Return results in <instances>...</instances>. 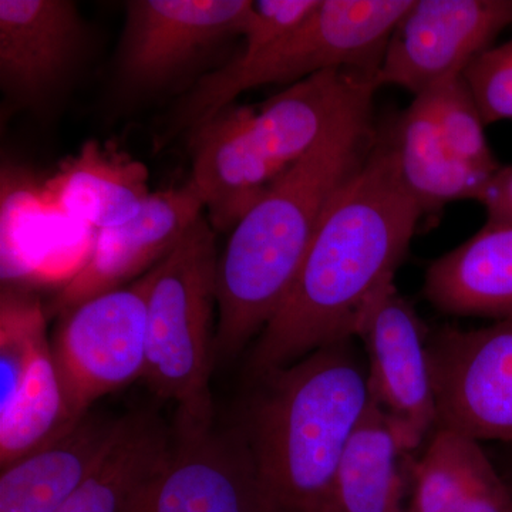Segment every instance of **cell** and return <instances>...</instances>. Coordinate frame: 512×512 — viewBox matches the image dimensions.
<instances>
[{
    "mask_svg": "<svg viewBox=\"0 0 512 512\" xmlns=\"http://www.w3.org/2000/svg\"><path fill=\"white\" fill-rule=\"evenodd\" d=\"M46 188L47 197L64 214L97 231L130 221L153 194L144 164L96 141L84 144Z\"/></svg>",
    "mask_w": 512,
    "mask_h": 512,
    "instance_id": "cell-19",
    "label": "cell"
},
{
    "mask_svg": "<svg viewBox=\"0 0 512 512\" xmlns=\"http://www.w3.org/2000/svg\"><path fill=\"white\" fill-rule=\"evenodd\" d=\"M406 454L386 414L372 400L346 448L325 512H409L400 464Z\"/></svg>",
    "mask_w": 512,
    "mask_h": 512,
    "instance_id": "cell-20",
    "label": "cell"
},
{
    "mask_svg": "<svg viewBox=\"0 0 512 512\" xmlns=\"http://www.w3.org/2000/svg\"><path fill=\"white\" fill-rule=\"evenodd\" d=\"M485 126L512 120V40L490 47L463 72Z\"/></svg>",
    "mask_w": 512,
    "mask_h": 512,
    "instance_id": "cell-25",
    "label": "cell"
},
{
    "mask_svg": "<svg viewBox=\"0 0 512 512\" xmlns=\"http://www.w3.org/2000/svg\"><path fill=\"white\" fill-rule=\"evenodd\" d=\"M419 96L454 156L483 173L494 175L500 170L501 165L488 146L484 121L463 74L447 77Z\"/></svg>",
    "mask_w": 512,
    "mask_h": 512,
    "instance_id": "cell-24",
    "label": "cell"
},
{
    "mask_svg": "<svg viewBox=\"0 0 512 512\" xmlns=\"http://www.w3.org/2000/svg\"><path fill=\"white\" fill-rule=\"evenodd\" d=\"M84 28L66 0H0V82L25 103L63 83L82 52Z\"/></svg>",
    "mask_w": 512,
    "mask_h": 512,
    "instance_id": "cell-14",
    "label": "cell"
},
{
    "mask_svg": "<svg viewBox=\"0 0 512 512\" xmlns=\"http://www.w3.org/2000/svg\"><path fill=\"white\" fill-rule=\"evenodd\" d=\"M376 76L326 70L291 84L255 109L254 127L266 153L279 167H291L309 153L343 114L375 96Z\"/></svg>",
    "mask_w": 512,
    "mask_h": 512,
    "instance_id": "cell-15",
    "label": "cell"
},
{
    "mask_svg": "<svg viewBox=\"0 0 512 512\" xmlns=\"http://www.w3.org/2000/svg\"><path fill=\"white\" fill-rule=\"evenodd\" d=\"M215 231L207 217L192 225L150 276L144 379L158 399L177 407L174 433L214 427L211 376L217 308Z\"/></svg>",
    "mask_w": 512,
    "mask_h": 512,
    "instance_id": "cell-4",
    "label": "cell"
},
{
    "mask_svg": "<svg viewBox=\"0 0 512 512\" xmlns=\"http://www.w3.org/2000/svg\"><path fill=\"white\" fill-rule=\"evenodd\" d=\"M80 420L70 412L45 336L37 343L15 397L0 407L2 468L59 440Z\"/></svg>",
    "mask_w": 512,
    "mask_h": 512,
    "instance_id": "cell-22",
    "label": "cell"
},
{
    "mask_svg": "<svg viewBox=\"0 0 512 512\" xmlns=\"http://www.w3.org/2000/svg\"><path fill=\"white\" fill-rule=\"evenodd\" d=\"M120 419L87 413L49 446L28 454L0 476V512H56L113 446Z\"/></svg>",
    "mask_w": 512,
    "mask_h": 512,
    "instance_id": "cell-16",
    "label": "cell"
},
{
    "mask_svg": "<svg viewBox=\"0 0 512 512\" xmlns=\"http://www.w3.org/2000/svg\"><path fill=\"white\" fill-rule=\"evenodd\" d=\"M478 441L437 427L423 457L412 470L409 512H460L466 498Z\"/></svg>",
    "mask_w": 512,
    "mask_h": 512,
    "instance_id": "cell-23",
    "label": "cell"
},
{
    "mask_svg": "<svg viewBox=\"0 0 512 512\" xmlns=\"http://www.w3.org/2000/svg\"><path fill=\"white\" fill-rule=\"evenodd\" d=\"M421 217L400 183L389 141L376 137L330 202L291 291L258 336L251 376L261 379L352 339L366 303L394 282Z\"/></svg>",
    "mask_w": 512,
    "mask_h": 512,
    "instance_id": "cell-1",
    "label": "cell"
},
{
    "mask_svg": "<svg viewBox=\"0 0 512 512\" xmlns=\"http://www.w3.org/2000/svg\"><path fill=\"white\" fill-rule=\"evenodd\" d=\"M423 293L448 315L512 320V224L487 222L431 262Z\"/></svg>",
    "mask_w": 512,
    "mask_h": 512,
    "instance_id": "cell-17",
    "label": "cell"
},
{
    "mask_svg": "<svg viewBox=\"0 0 512 512\" xmlns=\"http://www.w3.org/2000/svg\"><path fill=\"white\" fill-rule=\"evenodd\" d=\"M355 336L365 345L370 396L410 453L439 421L423 322L390 282L366 303Z\"/></svg>",
    "mask_w": 512,
    "mask_h": 512,
    "instance_id": "cell-7",
    "label": "cell"
},
{
    "mask_svg": "<svg viewBox=\"0 0 512 512\" xmlns=\"http://www.w3.org/2000/svg\"><path fill=\"white\" fill-rule=\"evenodd\" d=\"M174 434L164 466L121 512H261L254 470L238 427Z\"/></svg>",
    "mask_w": 512,
    "mask_h": 512,
    "instance_id": "cell-11",
    "label": "cell"
},
{
    "mask_svg": "<svg viewBox=\"0 0 512 512\" xmlns=\"http://www.w3.org/2000/svg\"><path fill=\"white\" fill-rule=\"evenodd\" d=\"M251 0L127 2L120 73L130 86L156 89L232 36H244Z\"/></svg>",
    "mask_w": 512,
    "mask_h": 512,
    "instance_id": "cell-10",
    "label": "cell"
},
{
    "mask_svg": "<svg viewBox=\"0 0 512 512\" xmlns=\"http://www.w3.org/2000/svg\"><path fill=\"white\" fill-rule=\"evenodd\" d=\"M319 0H258L252 2L245 29V45L239 55L252 56L289 35L308 18Z\"/></svg>",
    "mask_w": 512,
    "mask_h": 512,
    "instance_id": "cell-26",
    "label": "cell"
},
{
    "mask_svg": "<svg viewBox=\"0 0 512 512\" xmlns=\"http://www.w3.org/2000/svg\"><path fill=\"white\" fill-rule=\"evenodd\" d=\"M202 215L204 204L191 181L180 188L154 192L136 217L97 231L89 255L57 296V311H70L87 299L146 275L180 244Z\"/></svg>",
    "mask_w": 512,
    "mask_h": 512,
    "instance_id": "cell-12",
    "label": "cell"
},
{
    "mask_svg": "<svg viewBox=\"0 0 512 512\" xmlns=\"http://www.w3.org/2000/svg\"><path fill=\"white\" fill-rule=\"evenodd\" d=\"M386 138L400 183L423 215L439 212L450 202L480 200L493 177L448 150L420 96L414 97Z\"/></svg>",
    "mask_w": 512,
    "mask_h": 512,
    "instance_id": "cell-18",
    "label": "cell"
},
{
    "mask_svg": "<svg viewBox=\"0 0 512 512\" xmlns=\"http://www.w3.org/2000/svg\"><path fill=\"white\" fill-rule=\"evenodd\" d=\"M460 512H512L510 494L481 448Z\"/></svg>",
    "mask_w": 512,
    "mask_h": 512,
    "instance_id": "cell-27",
    "label": "cell"
},
{
    "mask_svg": "<svg viewBox=\"0 0 512 512\" xmlns=\"http://www.w3.org/2000/svg\"><path fill=\"white\" fill-rule=\"evenodd\" d=\"M372 103L350 107L232 229L218 256L215 365L235 359L284 303L330 202L375 146Z\"/></svg>",
    "mask_w": 512,
    "mask_h": 512,
    "instance_id": "cell-2",
    "label": "cell"
},
{
    "mask_svg": "<svg viewBox=\"0 0 512 512\" xmlns=\"http://www.w3.org/2000/svg\"><path fill=\"white\" fill-rule=\"evenodd\" d=\"M173 443V431L151 410L121 417L113 446L56 512L123 511L134 491L164 466Z\"/></svg>",
    "mask_w": 512,
    "mask_h": 512,
    "instance_id": "cell-21",
    "label": "cell"
},
{
    "mask_svg": "<svg viewBox=\"0 0 512 512\" xmlns=\"http://www.w3.org/2000/svg\"><path fill=\"white\" fill-rule=\"evenodd\" d=\"M254 117L252 107L232 104L191 133L190 181L215 232L232 231L285 171L256 136Z\"/></svg>",
    "mask_w": 512,
    "mask_h": 512,
    "instance_id": "cell-13",
    "label": "cell"
},
{
    "mask_svg": "<svg viewBox=\"0 0 512 512\" xmlns=\"http://www.w3.org/2000/svg\"><path fill=\"white\" fill-rule=\"evenodd\" d=\"M510 25L512 0H413L389 37L377 86L419 96L463 74Z\"/></svg>",
    "mask_w": 512,
    "mask_h": 512,
    "instance_id": "cell-8",
    "label": "cell"
},
{
    "mask_svg": "<svg viewBox=\"0 0 512 512\" xmlns=\"http://www.w3.org/2000/svg\"><path fill=\"white\" fill-rule=\"evenodd\" d=\"M148 272L133 284L64 312L52 346L70 412L83 419L94 402L144 377Z\"/></svg>",
    "mask_w": 512,
    "mask_h": 512,
    "instance_id": "cell-6",
    "label": "cell"
},
{
    "mask_svg": "<svg viewBox=\"0 0 512 512\" xmlns=\"http://www.w3.org/2000/svg\"><path fill=\"white\" fill-rule=\"evenodd\" d=\"M478 202L487 211V222L512 224V165L500 167L488 181Z\"/></svg>",
    "mask_w": 512,
    "mask_h": 512,
    "instance_id": "cell-28",
    "label": "cell"
},
{
    "mask_svg": "<svg viewBox=\"0 0 512 512\" xmlns=\"http://www.w3.org/2000/svg\"><path fill=\"white\" fill-rule=\"evenodd\" d=\"M429 356L437 427L476 441L512 440V320L444 329Z\"/></svg>",
    "mask_w": 512,
    "mask_h": 512,
    "instance_id": "cell-9",
    "label": "cell"
},
{
    "mask_svg": "<svg viewBox=\"0 0 512 512\" xmlns=\"http://www.w3.org/2000/svg\"><path fill=\"white\" fill-rule=\"evenodd\" d=\"M413 0H319L298 28L252 56L238 55L191 90L173 131L197 130L234 104L239 94L275 83H296L326 70L376 76L384 49Z\"/></svg>",
    "mask_w": 512,
    "mask_h": 512,
    "instance_id": "cell-5",
    "label": "cell"
},
{
    "mask_svg": "<svg viewBox=\"0 0 512 512\" xmlns=\"http://www.w3.org/2000/svg\"><path fill=\"white\" fill-rule=\"evenodd\" d=\"M336 343L256 379L238 424L261 512H325L346 448L372 404L367 372Z\"/></svg>",
    "mask_w": 512,
    "mask_h": 512,
    "instance_id": "cell-3",
    "label": "cell"
}]
</instances>
